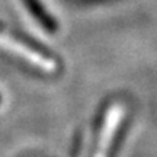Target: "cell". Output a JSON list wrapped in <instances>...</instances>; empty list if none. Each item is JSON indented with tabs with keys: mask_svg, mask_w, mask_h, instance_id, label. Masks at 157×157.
<instances>
[{
	"mask_svg": "<svg viewBox=\"0 0 157 157\" xmlns=\"http://www.w3.org/2000/svg\"><path fill=\"white\" fill-rule=\"evenodd\" d=\"M23 5L26 6L29 13L38 21V23L44 29L50 31V32H56L57 31V22L54 17L51 16L48 12L45 10V7L41 5L39 0H22Z\"/></svg>",
	"mask_w": 157,
	"mask_h": 157,
	"instance_id": "obj_1",
	"label": "cell"
},
{
	"mask_svg": "<svg viewBox=\"0 0 157 157\" xmlns=\"http://www.w3.org/2000/svg\"><path fill=\"white\" fill-rule=\"evenodd\" d=\"M0 103H2V96H0Z\"/></svg>",
	"mask_w": 157,
	"mask_h": 157,
	"instance_id": "obj_2",
	"label": "cell"
}]
</instances>
